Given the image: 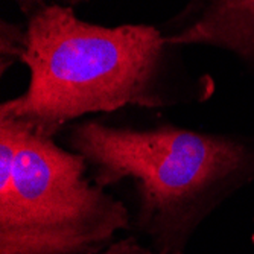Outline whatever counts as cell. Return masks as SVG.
Masks as SVG:
<instances>
[{"label": "cell", "instance_id": "obj_1", "mask_svg": "<svg viewBox=\"0 0 254 254\" xmlns=\"http://www.w3.org/2000/svg\"><path fill=\"white\" fill-rule=\"evenodd\" d=\"M68 146L84 157L98 186L132 183L131 227L169 253H183L202 221L254 181L253 137L88 121L72 129Z\"/></svg>", "mask_w": 254, "mask_h": 254}, {"label": "cell", "instance_id": "obj_2", "mask_svg": "<svg viewBox=\"0 0 254 254\" xmlns=\"http://www.w3.org/2000/svg\"><path fill=\"white\" fill-rule=\"evenodd\" d=\"M165 46L154 26L104 28L78 18L72 6L40 5L17 49V60L29 68V85L0 105V118L54 137L85 114L165 105L158 88Z\"/></svg>", "mask_w": 254, "mask_h": 254}, {"label": "cell", "instance_id": "obj_3", "mask_svg": "<svg viewBox=\"0 0 254 254\" xmlns=\"http://www.w3.org/2000/svg\"><path fill=\"white\" fill-rule=\"evenodd\" d=\"M82 155L0 118V254H95L132 218Z\"/></svg>", "mask_w": 254, "mask_h": 254}, {"label": "cell", "instance_id": "obj_4", "mask_svg": "<svg viewBox=\"0 0 254 254\" xmlns=\"http://www.w3.org/2000/svg\"><path fill=\"white\" fill-rule=\"evenodd\" d=\"M163 37L168 46H212L254 67V0H192Z\"/></svg>", "mask_w": 254, "mask_h": 254}, {"label": "cell", "instance_id": "obj_5", "mask_svg": "<svg viewBox=\"0 0 254 254\" xmlns=\"http://www.w3.org/2000/svg\"><path fill=\"white\" fill-rule=\"evenodd\" d=\"M95 254H183V253H169L161 250H151L138 244L135 238H125L121 241H113L104 250Z\"/></svg>", "mask_w": 254, "mask_h": 254}, {"label": "cell", "instance_id": "obj_6", "mask_svg": "<svg viewBox=\"0 0 254 254\" xmlns=\"http://www.w3.org/2000/svg\"><path fill=\"white\" fill-rule=\"evenodd\" d=\"M29 2H37V5H35L34 8H37V6H40V5H44V3H43V0H29ZM34 8H32V9H34Z\"/></svg>", "mask_w": 254, "mask_h": 254}, {"label": "cell", "instance_id": "obj_7", "mask_svg": "<svg viewBox=\"0 0 254 254\" xmlns=\"http://www.w3.org/2000/svg\"><path fill=\"white\" fill-rule=\"evenodd\" d=\"M251 242H253V244H254V233H253V235H251Z\"/></svg>", "mask_w": 254, "mask_h": 254}]
</instances>
